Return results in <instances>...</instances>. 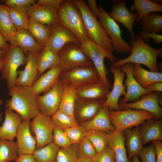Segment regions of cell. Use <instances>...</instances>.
<instances>
[{
  "label": "cell",
  "instance_id": "1",
  "mask_svg": "<svg viewBox=\"0 0 162 162\" xmlns=\"http://www.w3.org/2000/svg\"><path fill=\"white\" fill-rule=\"evenodd\" d=\"M8 95L11 98L6 101V108L18 113L22 121L30 120L40 112L31 87L15 85L9 90Z\"/></svg>",
  "mask_w": 162,
  "mask_h": 162
},
{
  "label": "cell",
  "instance_id": "2",
  "mask_svg": "<svg viewBox=\"0 0 162 162\" xmlns=\"http://www.w3.org/2000/svg\"><path fill=\"white\" fill-rule=\"evenodd\" d=\"M130 43L132 45L130 55L125 58L115 61L111 66L120 67L127 63L138 64L145 65L151 71L158 72L157 59L162 52V49L152 48L148 43H146L139 34L136 35V40H131Z\"/></svg>",
  "mask_w": 162,
  "mask_h": 162
},
{
  "label": "cell",
  "instance_id": "3",
  "mask_svg": "<svg viewBox=\"0 0 162 162\" xmlns=\"http://www.w3.org/2000/svg\"><path fill=\"white\" fill-rule=\"evenodd\" d=\"M79 10L89 38L105 50L114 52L110 39L99 21L92 14L87 4L83 0H73Z\"/></svg>",
  "mask_w": 162,
  "mask_h": 162
},
{
  "label": "cell",
  "instance_id": "4",
  "mask_svg": "<svg viewBox=\"0 0 162 162\" xmlns=\"http://www.w3.org/2000/svg\"><path fill=\"white\" fill-rule=\"evenodd\" d=\"M57 11L59 21L80 42L89 38L81 14L73 0H64Z\"/></svg>",
  "mask_w": 162,
  "mask_h": 162
},
{
  "label": "cell",
  "instance_id": "5",
  "mask_svg": "<svg viewBox=\"0 0 162 162\" xmlns=\"http://www.w3.org/2000/svg\"><path fill=\"white\" fill-rule=\"evenodd\" d=\"M80 47L85 55L93 63L101 80L110 89L111 85L107 77V73L104 64V60L105 58H106L113 62L115 60V56L89 38L81 41Z\"/></svg>",
  "mask_w": 162,
  "mask_h": 162
},
{
  "label": "cell",
  "instance_id": "6",
  "mask_svg": "<svg viewBox=\"0 0 162 162\" xmlns=\"http://www.w3.org/2000/svg\"><path fill=\"white\" fill-rule=\"evenodd\" d=\"M109 116L116 131H123L133 127H139L146 120L155 118L151 113L142 110L127 109L123 110H109Z\"/></svg>",
  "mask_w": 162,
  "mask_h": 162
},
{
  "label": "cell",
  "instance_id": "7",
  "mask_svg": "<svg viewBox=\"0 0 162 162\" xmlns=\"http://www.w3.org/2000/svg\"><path fill=\"white\" fill-rule=\"evenodd\" d=\"M58 66L61 71L72 68L94 66L80 45L74 42L65 45L58 52Z\"/></svg>",
  "mask_w": 162,
  "mask_h": 162
},
{
  "label": "cell",
  "instance_id": "8",
  "mask_svg": "<svg viewBox=\"0 0 162 162\" xmlns=\"http://www.w3.org/2000/svg\"><path fill=\"white\" fill-rule=\"evenodd\" d=\"M60 79L64 83L75 89L101 80L94 66L77 67L62 70Z\"/></svg>",
  "mask_w": 162,
  "mask_h": 162
},
{
  "label": "cell",
  "instance_id": "9",
  "mask_svg": "<svg viewBox=\"0 0 162 162\" xmlns=\"http://www.w3.org/2000/svg\"><path fill=\"white\" fill-rule=\"evenodd\" d=\"M4 58L1 79L6 81L9 90L15 85L18 75L17 69L20 66L26 64L27 57L20 48L11 46L7 51Z\"/></svg>",
  "mask_w": 162,
  "mask_h": 162
},
{
  "label": "cell",
  "instance_id": "10",
  "mask_svg": "<svg viewBox=\"0 0 162 162\" xmlns=\"http://www.w3.org/2000/svg\"><path fill=\"white\" fill-rule=\"evenodd\" d=\"M99 22L111 40L114 51L120 53H130L132 46L127 43L121 36V31L116 22L102 6L99 8Z\"/></svg>",
  "mask_w": 162,
  "mask_h": 162
},
{
  "label": "cell",
  "instance_id": "11",
  "mask_svg": "<svg viewBox=\"0 0 162 162\" xmlns=\"http://www.w3.org/2000/svg\"><path fill=\"white\" fill-rule=\"evenodd\" d=\"M30 127L35 135L36 149L44 147L52 142L55 126L51 117L40 111L32 119Z\"/></svg>",
  "mask_w": 162,
  "mask_h": 162
},
{
  "label": "cell",
  "instance_id": "12",
  "mask_svg": "<svg viewBox=\"0 0 162 162\" xmlns=\"http://www.w3.org/2000/svg\"><path fill=\"white\" fill-rule=\"evenodd\" d=\"M158 92H154L145 94L133 103H119V109L120 110L133 109L144 110L152 114L156 119L160 118L162 116V108L160 106L161 100Z\"/></svg>",
  "mask_w": 162,
  "mask_h": 162
},
{
  "label": "cell",
  "instance_id": "13",
  "mask_svg": "<svg viewBox=\"0 0 162 162\" xmlns=\"http://www.w3.org/2000/svg\"><path fill=\"white\" fill-rule=\"evenodd\" d=\"M64 83L60 79L49 91L37 97L40 111L46 116L51 117L58 110L62 94Z\"/></svg>",
  "mask_w": 162,
  "mask_h": 162
},
{
  "label": "cell",
  "instance_id": "14",
  "mask_svg": "<svg viewBox=\"0 0 162 162\" xmlns=\"http://www.w3.org/2000/svg\"><path fill=\"white\" fill-rule=\"evenodd\" d=\"M71 42L80 46L79 40L59 20L51 27L50 38L44 48L58 53L65 45Z\"/></svg>",
  "mask_w": 162,
  "mask_h": 162
},
{
  "label": "cell",
  "instance_id": "15",
  "mask_svg": "<svg viewBox=\"0 0 162 162\" xmlns=\"http://www.w3.org/2000/svg\"><path fill=\"white\" fill-rule=\"evenodd\" d=\"M134 64L127 63L120 67L126 74V79L124 85L127 91L124 98L120 103H125L130 101H136L143 95L152 93L148 89L142 87L137 82L133 75V69Z\"/></svg>",
  "mask_w": 162,
  "mask_h": 162
},
{
  "label": "cell",
  "instance_id": "16",
  "mask_svg": "<svg viewBox=\"0 0 162 162\" xmlns=\"http://www.w3.org/2000/svg\"><path fill=\"white\" fill-rule=\"evenodd\" d=\"M113 2L111 8V11L108 13L110 16L115 21L122 24L128 31L132 40H136V37L133 31V26L138 15L133 13L127 8L123 0H112Z\"/></svg>",
  "mask_w": 162,
  "mask_h": 162
},
{
  "label": "cell",
  "instance_id": "17",
  "mask_svg": "<svg viewBox=\"0 0 162 162\" xmlns=\"http://www.w3.org/2000/svg\"><path fill=\"white\" fill-rule=\"evenodd\" d=\"M110 69L114 77L113 87L107 95L102 106L108 107L110 110L118 111L120 110L118 104L119 99L122 95L124 96L126 93V88L123 84L125 74L119 67L111 66Z\"/></svg>",
  "mask_w": 162,
  "mask_h": 162
},
{
  "label": "cell",
  "instance_id": "18",
  "mask_svg": "<svg viewBox=\"0 0 162 162\" xmlns=\"http://www.w3.org/2000/svg\"><path fill=\"white\" fill-rule=\"evenodd\" d=\"M31 122L30 120L23 121L17 130L16 137L18 155L32 154L36 149V140L30 130Z\"/></svg>",
  "mask_w": 162,
  "mask_h": 162
},
{
  "label": "cell",
  "instance_id": "19",
  "mask_svg": "<svg viewBox=\"0 0 162 162\" xmlns=\"http://www.w3.org/2000/svg\"><path fill=\"white\" fill-rule=\"evenodd\" d=\"M105 100H86L77 98L75 104L74 117L81 122L92 119L97 114Z\"/></svg>",
  "mask_w": 162,
  "mask_h": 162
},
{
  "label": "cell",
  "instance_id": "20",
  "mask_svg": "<svg viewBox=\"0 0 162 162\" xmlns=\"http://www.w3.org/2000/svg\"><path fill=\"white\" fill-rule=\"evenodd\" d=\"M18 74L15 85L32 87L38 76L36 53L28 52L25 67Z\"/></svg>",
  "mask_w": 162,
  "mask_h": 162
},
{
  "label": "cell",
  "instance_id": "21",
  "mask_svg": "<svg viewBox=\"0 0 162 162\" xmlns=\"http://www.w3.org/2000/svg\"><path fill=\"white\" fill-rule=\"evenodd\" d=\"M9 42L10 46L18 47L24 52L36 53L44 48L36 41L27 29L17 30Z\"/></svg>",
  "mask_w": 162,
  "mask_h": 162
},
{
  "label": "cell",
  "instance_id": "22",
  "mask_svg": "<svg viewBox=\"0 0 162 162\" xmlns=\"http://www.w3.org/2000/svg\"><path fill=\"white\" fill-rule=\"evenodd\" d=\"M30 18L52 27L59 20L57 11L47 6L37 5L36 3L27 7Z\"/></svg>",
  "mask_w": 162,
  "mask_h": 162
},
{
  "label": "cell",
  "instance_id": "23",
  "mask_svg": "<svg viewBox=\"0 0 162 162\" xmlns=\"http://www.w3.org/2000/svg\"><path fill=\"white\" fill-rule=\"evenodd\" d=\"M22 120L18 113L6 108L4 121L0 126V139L14 141Z\"/></svg>",
  "mask_w": 162,
  "mask_h": 162
},
{
  "label": "cell",
  "instance_id": "24",
  "mask_svg": "<svg viewBox=\"0 0 162 162\" xmlns=\"http://www.w3.org/2000/svg\"><path fill=\"white\" fill-rule=\"evenodd\" d=\"M110 91L102 80L76 89L77 98L86 100L106 99Z\"/></svg>",
  "mask_w": 162,
  "mask_h": 162
},
{
  "label": "cell",
  "instance_id": "25",
  "mask_svg": "<svg viewBox=\"0 0 162 162\" xmlns=\"http://www.w3.org/2000/svg\"><path fill=\"white\" fill-rule=\"evenodd\" d=\"M81 125L87 130H100L105 132L113 131L115 127L112 124L109 116V108L102 106L96 115L92 119L81 122Z\"/></svg>",
  "mask_w": 162,
  "mask_h": 162
},
{
  "label": "cell",
  "instance_id": "26",
  "mask_svg": "<svg viewBox=\"0 0 162 162\" xmlns=\"http://www.w3.org/2000/svg\"><path fill=\"white\" fill-rule=\"evenodd\" d=\"M61 71L59 67L57 65L41 75L31 87L34 93L38 96L50 90L60 80Z\"/></svg>",
  "mask_w": 162,
  "mask_h": 162
},
{
  "label": "cell",
  "instance_id": "27",
  "mask_svg": "<svg viewBox=\"0 0 162 162\" xmlns=\"http://www.w3.org/2000/svg\"><path fill=\"white\" fill-rule=\"evenodd\" d=\"M153 118L147 120L139 128L143 144L150 141L162 140V119Z\"/></svg>",
  "mask_w": 162,
  "mask_h": 162
},
{
  "label": "cell",
  "instance_id": "28",
  "mask_svg": "<svg viewBox=\"0 0 162 162\" xmlns=\"http://www.w3.org/2000/svg\"><path fill=\"white\" fill-rule=\"evenodd\" d=\"M108 145L113 150L116 162H130L124 147L125 137L123 131H110L107 133Z\"/></svg>",
  "mask_w": 162,
  "mask_h": 162
},
{
  "label": "cell",
  "instance_id": "29",
  "mask_svg": "<svg viewBox=\"0 0 162 162\" xmlns=\"http://www.w3.org/2000/svg\"><path fill=\"white\" fill-rule=\"evenodd\" d=\"M36 56L38 76L41 75L47 70L58 65V53L52 50L44 48L36 53Z\"/></svg>",
  "mask_w": 162,
  "mask_h": 162
},
{
  "label": "cell",
  "instance_id": "30",
  "mask_svg": "<svg viewBox=\"0 0 162 162\" xmlns=\"http://www.w3.org/2000/svg\"><path fill=\"white\" fill-rule=\"evenodd\" d=\"M51 29V26L29 19L27 29L36 41L44 47L50 38Z\"/></svg>",
  "mask_w": 162,
  "mask_h": 162
},
{
  "label": "cell",
  "instance_id": "31",
  "mask_svg": "<svg viewBox=\"0 0 162 162\" xmlns=\"http://www.w3.org/2000/svg\"><path fill=\"white\" fill-rule=\"evenodd\" d=\"M133 75L137 82L145 88L153 83L162 82L161 73L148 71L138 64H134Z\"/></svg>",
  "mask_w": 162,
  "mask_h": 162
},
{
  "label": "cell",
  "instance_id": "32",
  "mask_svg": "<svg viewBox=\"0 0 162 162\" xmlns=\"http://www.w3.org/2000/svg\"><path fill=\"white\" fill-rule=\"evenodd\" d=\"M126 137V144L130 158L137 156L143 148L139 127L123 130Z\"/></svg>",
  "mask_w": 162,
  "mask_h": 162
},
{
  "label": "cell",
  "instance_id": "33",
  "mask_svg": "<svg viewBox=\"0 0 162 162\" xmlns=\"http://www.w3.org/2000/svg\"><path fill=\"white\" fill-rule=\"evenodd\" d=\"M77 98L76 89L64 83L63 92L58 110L74 116L75 106Z\"/></svg>",
  "mask_w": 162,
  "mask_h": 162
},
{
  "label": "cell",
  "instance_id": "34",
  "mask_svg": "<svg viewBox=\"0 0 162 162\" xmlns=\"http://www.w3.org/2000/svg\"><path fill=\"white\" fill-rule=\"evenodd\" d=\"M131 12L136 11L138 15L136 20L139 22L141 18L151 13L162 12V5L155 4L148 0H134L131 5L130 10Z\"/></svg>",
  "mask_w": 162,
  "mask_h": 162
},
{
  "label": "cell",
  "instance_id": "35",
  "mask_svg": "<svg viewBox=\"0 0 162 162\" xmlns=\"http://www.w3.org/2000/svg\"><path fill=\"white\" fill-rule=\"evenodd\" d=\"M142 32L158 34L162 30V15L155 12L151 13L140 19Z\"/></svg>",
  "mask_w": 162,
  "mask_h": 162
},
{
  "label": "cell",
  "instance_id": "36",
  "mask_svg": "<svg viewBox=\"0 0 162 162\" xmlns=\"http://www.w3.org/2000/svg\"><path fill=\"white\" fill-rule=\"evenodd\" d=\"M6 7L17 30L27 29L29 19L27 7Z\"/></svg>",
  "mask_w": 162,
  "mask_h": 162
},
{
  "label": "cell",
  "instance_id": "37",
  "mask_svg": "<svg viewBox=\"0 0 162 162\" xmlns=\"http://www.w3.org/2000/svg\"><path fill=\"white\" fill-rule=\"evenodd\" d=\"M59 148L52 141L44 147L36 149L32 154L37 162H56Z\"/></svg>",
  "mask_w": 162,
  "mask_h": 162
},
{
  "label": "cell",
  "instance_id": "38",
  "mask_svg": "<svg viewBox=\"0 0 162 162\" xmlns=\"http://www.w3.org/2000/svg\"><path fill=\"white\" fill-rule=\"evenodd\" d=\"M17 31L6 6L0 3V32L9 41Z\"/></svg>",
  "mask_w": 162,
  "mask_h": 162
},
{
  "label": "cell",
  "instance_id": "39",
  "mask_svg": "<svg viewBox=\"0 0 162 162\" xmlns=\"http://www.w3.org/2000/svg\"><path fill=\"white\" fill-rule=\"evenodd\" d=\"M18 156L16 142L0 139V162L15 161Z\"/></svg>",
  "mask_w": 162,
  "mask_h": 162
},
{
  "label": "cell",
  "instance_id": "40",
  "mask_svg": "<svg viewBox=\"0 0 162 162\" xmlns=\"http://www.w3.org/2000/svg\"><path fill=\"white\" fill-rule=\"evenodd\" d=\"M85 137L91 142L97 153L104 151L108 145L107 133L103 131L86 130Z\"/></svg>",
  "mask_w": 162,
  "mask_h": 162
},
{
  "label": "cell",
  "instance_id": "41",
  "mask_svg": "<svg viewBox=\"0 0 162 162\" xmlns=\"http://www.w3.org/2000/svg\"><path fill=\"white\" fill-rule=\"evenodd\" d=\"M55 126L64 130L79 125L74 116L69 115L58 110L51 116Z\"/></svg>",
  "mask_w": 162,
  "mask_h": 162
},
{
  "label": "cell",
  "instance_id": "42",
  "mask_svg": "<svg viewBox=\"0 0 162 162\" xmlns=\"http://www.w3.org/2000/svg\"><path fill=\"white\" fill-rule=\"evenodd\" d=\"M79 146V144H71L60 148L57 154L56 162H77Z\"/></svg>",
  "mask_w": 162,
  "mask_h": 162
},
{
  "label": "cell",
  "instance_id": "43",
  "mask_svg": "<svg viewBox=\"0 0 162 162\" xmlns=\"http://www.w3.org/2000/svg\"><path fill=\"white\" fill-rule=\"evenodd\" d=\"M86 129L82 125L67 128L64 131L71 144H79L85 137Z\"/></svg>",
  "mask_w": 162,
  "mask_h": 162
},
{
  "label": "cell",
  "instance_id": "44",
  "mask_svg": "<svg viewBox=\"0 0 162 162\" xmlns=\"http://www.w3.org/2000/svg\"><path fill=\"white\" fill-rule=\"evenodd\" d=\"M97 153L96 150L91 142L88 139L84 137L79 144L78 152V157L92 159L96 156Z\"/></svg>",
  "mask_w": 162,
  "mask_h": 162
},
{
  "label": "cell",
  "instance_id": "45",
  "mask_svg": "<svg viewBox=\"0 0 162 162\" xmlns=\"http://www.w3.org/2000/svg\"><path fill=\"white\" fill-rule=\"evenodd\" d=\"M52 141L61 148L67 146L71 144L64 131L56 127H55L53 131Z\"/></svg>",
  "mask_w": 162,
  "mask_h": 162
},
{
  "label": "cell",
  "instance_id": "46",
  "mask_svg": "<svg viewBox=\"0 0 162 162\" xmlns=\"http://www.w3.org/2000/svg\"><path fill=\"white\" fill-rule=\"evenodd\" d=\"M92 159L94 162H116L114 152L109 145L104 151L97 153Z\"/></svg>",
  "mask_w": 162,
  "mask_h": 162
},
{
  "label": "cell",
  "instance_id": "47",
  "mask_svg": "<svg viewBox=\"0 0 162 162\" xmlns=\"http://www.w3.org/2000/svg\"><path fill=\"white\" fill-rule=\"evenodd\" d=\"M142 162H156V152L154 144L144 148L140 153Z\"/></svg>",
  "mask_w": 162,
  "mask_h": 162
},
{
  "label": "cell",
  "instance_id": "48",
  "mask_svg": "<svg viewBox=\"0 0 162 162\" xmlns=\"http://www.w3.org/2000/svg\"><path fill=\"white\" fill-rule=\"evenodd\" d=\"M35 0H6L4 5L7 7H27L36 3Z\"/></svg>",
  "mask_w": 162,
  "mask_h": 162
},
{
  "label": "cell",
  "instance_id": "49",
  "mask_svg": "<svg viewBox=\"0 0 162 162\" xmlns=\"http://www.w3.org/2000/svg\"><path fill=\"white\" fill-rule=\"evenodd\" d=\"M139 35L146 43L149 42V38H152L154 42L158 44H160L162 42V35L153 32H140Z\"/></svg>",
  "mask_w": 162,
  "mask_h": 162
},
{
  "label": "cell",
  "instance_id": "50",
  "mask_svg": "<svg viewBox=\"0 0 162 162\" xmlns=\"http://www.w3.org/2000/svg\"><path fill=\"white\" fill-rule=\"evenodd\" d=\"M63 1L64 0H39L36 4L40 6L50 7L57 10Z\"/></svg>",
  "mask_w": 162,
  "mask_h": 162
},
{
  "label": "cell",
  "instance_id": "51",
  "mask_svg": "<svg viewBox=\"0 0 162 162\" xmlns=\"http://www.w3.org/2000/svg\"><path fill=\"white\" fill-rule=\"evenodd\" d=\"M87 4L93 16L96 18H98L100 14L99 8L97 6L96 1L95 0H87Z\"/></svg>",
  "mask_w": 162,
  "mask_h": 162
},
{
  "label": "cell",
  "instance_id": "52",
  "mask_svg": "<svg viewBox=\"0 0 162 162\" xmlns=\"http://www.w3.org/2000/svg\"><path fill=\"white\" fill-rule=\"evenodd\" d=\"M155 147L156 152V162H162V143L160 141H152Z\"/></svg>",
  "mask_w": 162,
  "mask_h": 162
},
{
  "label": "cell",
  "instance_id": "53",
  "mask_svg": "<svg viewBox=\"0 0 162 162\" xmlns=\"http://www.w3.org/2000/svg\"><path fill=\"white\" fill-rule=\"evenodd\" d=\"M15 162H37L32 154H24L19 155Z\"/></svg>",
  "mask_w": 162,
  "mask_h": 162
},
{
  "label": "cell",
  "instance_id": "54",
  "mask_svg": "<svg viewBox=\"0 0 162 162\" xmlns=\"http://www.w3.org/2000/svg\"><path fill=\"white\" fill-rule=\"evenodd\" d=\"M162 87V82H157L151 84L145 88L148 89L152 92H161Z\"/></svg>",
  "mask_w": 162,
  "mask_h": 162
},
{
  "label": "cell",
  "instance_id": "55",
  "mask_svg": "<svg viewBox=\"0 0 162 162\" xmlns=\"http://www.w3.org/2000/svg\"><path fill=\"white\" fill-rule=\"evenodd\" d=\"M7 41L0 32V50L9 49L10 45L9 44Z\"/></svg>",
  "mask_w": 162,
  "mask_h": 162
},
{
  "label": "cell",
  "instance_id": "56",
  "mask_svg": "<svg viewBox=\"0 0 162 162\" xmlns=\"http://www.w3.org/2000/svg\"><path fill=\"white\" fill-rule=\"evenodd\" d=\"M77 162H94L92 158H79Z\"/></svg>",
  "mask_w": 162,
  "mask_h": 162
},
{
  "label": "cell",
  "instance_id": "57",
  "mask_svg": "<svg viewBox=\"0 0 162 162\" xmlns=\"http://www.w3.org/2000/svg\"><path fill=\"white\" fill-rule=\"evenodd\" d=\"M4 61V57L0 56V72L1 71Z\"/></svg>",
  "mask_w": 162,
  "mask_h": 162
},
{
  "label": "cell",
  "instance_id": "58",
  "mask_svg": "<svg viewBox=\"0 0 162 162\" xmlns=\"http://www.w3.org/2000/svg\"><path fill=\"white\" fill-rule=\"evenodd\" d=\"M8 49L0 50V56L4 57Z\"/></svg>",
  "mask_w": 162,
  "mask_h": 162
},
{
  "label": "cell",
  "instance_id": "59",
  "mask_svg": "<svg viewBox=\"0 0 162 162\" xmlns=\"http://www.w3.org/2000/svg\"><path fill=\"white\" fill-rule=\"evenodd\" d=\"M133 162H142L139 160L137 156H135L133 158Z\"/></svg>",
  "mask_w": 162,
  "mask_h": 162
},
{
  "label": "cell",
  "instance_id": "60",
  "mask_svg": "<svg viewBox=\"0 0 162 162\" xmlns=\"http://www.w3.org/2000/svg\"><path fill=\"white\" fill-rule=\"evenodd\" d=\"M151 1L155 4L160 5H161V4L162 3V0H152Z\"/></svg>",
  "mask_w": 162,
  "mask_h": 162
},
{
  "label": "cell",
  "instance_id": "61",
  "mask_svg": "<svg viewBox=\"0 0 162 162\" xmlns=\"http://www.w3.org/2000/svg\"><path fill=\"white\" fill-rule=\"evenodd\" d=\"M3 99H0V106L2 104L3 102ZM1 115L0 114V122L1 121Z\"/></svg>",
  "mask_w": 162,
  "mask_h": 162
}]
</instances>
